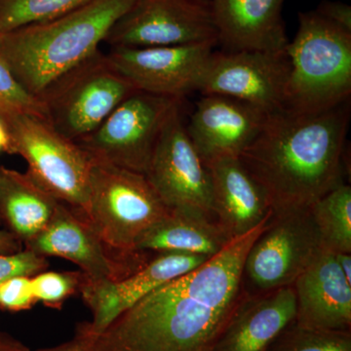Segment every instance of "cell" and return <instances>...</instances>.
Segmentation results:
<instances>
[{
  "instance_id": "30bf717a",
  "label": "cell",
  "mask_w": 351,
  "mask_h": 351,
  "mask_svg": "<svg viewBox=\"0 0 351 351\" xmlns=\"http://www.w3.org/2000/svg\"><path fill=\"white\" fill-rule=\"evenodd\" d=\"M105 41L112 48L217 44L211 0H135Z\"/></svg>"
},
{
  "instance_id": "7402d4cb",
  "label": "cell",
  "mask_w": 351,
  "mask_h": 351,
  "mask_svg": "<svg viewBox=\"0 0 351 351\" xmlns=\"http://www.w3.org/2000/svg\"><path fill=\"white\" fill-rule=\"evenodd\" d=\"M59 203L27 173L0 167V215L21 242L27 243L47 226Z\"/></svg>"
},
{
  "instance_id": "7c38bea8",
  "label": "cell",
  "mask_w": 351,
  "mask_h": 351,
  "mask_svg": "<svg viewBox=\"0 0 351 351\" xmlns=\"http://www.w3.org/2000/svg\"><path fill=\"white\" fill-rule=\"evenodd\" d=\"M289 75L286 51L213 52L198 91L239 99L267 113L283 112Z\"/></svg>"
},
{
  "instance_id": "44dd1931",
  "label": "cell",
  "mask_w": 351,
  "mask_h": 351,
  "mask_svg": "<svg viewBox=\"0 0 351 351\" xmlns=\"http://www.w3.org/2000/svg\"><path fill=\"white\" fill-rule=\"evenodd\" d=\"M232 240L213 217L191 208L171 209L162 219L138 237L136 251L186 252L214 257Z\"/></svg>"
},
{
  "instance_id": "603a6c76",
  "label": "cell",
  "mask_w": 351,
  "mask_h": 351,
  "mask_svg": "<svg viewBox=\"0 0 351 351\" xmlns=\"http://www.w3.org/2000/svg\"><path fill=\"white\" fill-rule=\"evenodd\" d=\"M311 216L319 232L323 249L332 253H351V188L343 184L313 203Z\"/></svg>"
},
{
  "instance_id": "ac0fdd59",
  "label": "cell",
  "mask_w": 351,
  "mask_h": 351,
  "mask_svg": "<svg viewBox=\"0 0 351 351\" xmlns=\"http://www.w3.org/2000/svg\"><path fill=\"white\" fill-rule=\"evenodd\" d=\"M213 195L215 221L233 240L262 225L272 215L261 184L237 157L206 165Z\"/></svg>"
},
{
  "instance_id": "52a82bcc",
  "label": "cell",
  "mask_w": 351,
  "mask_h": 351,
  "mask_svg": "<svg viewBox=\"0 0 351 351\" xmlns=\"http://www.w3.org/2000/svg\"><path fill=\"white\" fill-rule=\"evenodd\" d=\"M13 154L27 163V175L60 202L87 219L92 158L77 143L58 133L47 119L21 114L5 120Z\"/></svg>"
},
{
  "instance_id": "1f68e13d",
  "label": "cell",
  "mask_w": 351,
  "mask_h": 351,
  "mask_svg": "<svg viewBox=\"0 0 351 351\" xmlns=\"http://www.w3.org/2000/svg\"><path fill=\"white\" fill-rule=\"evenodd\" d=\"M22 251V242L13 233L0 230V254H12Z\"/></svg>"
},
{
  "instance_id": "2e32d148",
  "label": "cell",
  "mask_w": 351,
  "mask_h": 351,
  "mask_svg": "<svg viewBox=\"0 0 351 351\" xmlns=\"http://www.w3.org/2000/svg\"><path fill=\"white\" fill-rule=\"evenodd\" d=\"M269 114L239 99L204 95L186 129L206 166L218 159L239 158L263 130Z\"/></svg>"
},
{
  "instance_id": "9c48e42d",
  "label": "cell",
  "mask_w": 351,
  "mask_h": 351,
  "mask_svg": "<svg viewBox=\"0 0 351 351\" xmlns=\"http://www.w3.org/2000/svg\"><path fill=\"white\" fill-rule=\"evenodd\" d=\"M181 101L135 92L77 144L93 160L145 175L161 131Z\"/></svg>"
},
{
  "instance_id": "e575fe53",
  "label": "cell",
  "mask_w": 351,
  "mask_h": 351,
  "mask_svg": "<svg viewBox=\"0 0 351 351\" xmlns=\"http://www.w3.org/2000/svg\"><path fill=\"white\" fill-rule=\"evenodd\" d=\"M0 351H29V350L16 339L0 336Z\"/></svg>"
},
{
  "instance_id": "f546056e",
  "label": "cell",
  "mask_w": 351,
  "mask_h": 351,
  "mask_svg": "<svg viewBox=\"0 0 351 351\" xmlns=\"http://www.w3.org/2000/svg\"><path fill=\"white\" fill-rule=\"evenodd\" d=\"M316 12L332 24L339 25L346 31L351 32V7L339 1L321 2Z\"/></svg>"
},
{
  "instance_id": "8d00e7d4",
  "label": "cell",
  "mask_w": 351,
  "mask_h": 351,
  "mask_svg": "<svg viewBox=\"0 0 351 351\" xmlns=\"http://www.w3.org/2000/svg\"><path fill=\"white\" fill-rule=\"evenodd\" d=\"M0 167H1V166H0Z\"/></svg>"
},
{
  "instance_id": "8992f818",
  "label": "cell",
  "mask_w": 351,
  "mask_h": 351,
  "mask_svg": "<svg viewBox=\"0 0 351 351\" xmlns=\"http://www.w3.org/2000/svg\"><path fill=\"white\" fill-rule=\"evenodd\" d=\"M137 91L114 69L108 55L98 50L51 83L38 98L53 128L77 143Z\"/></svg>"
},
{
  "instance_id": "484cf974",
  "label": "cell",
  "mask_w": 351,
  "mask_h": 351,
  "mask_svg": "<svg viewBox=\"0 0 351 351\" xmlns=\"http://www.w3.org/2000/svg\"><path fill=\"white\" fill-rule=\"evenodd\" d=\"M21 114L47 119L43 101L20 84L0 56V117L7 120Z\"/></svg>"
},
{
  "instance_id": "5bb4252c",
  "label": "cell",
  "mask_w": 351,
  "mask_h": 351,
  "mask_svg": "<svg viewBox=\"0 0 351 351\" xmlns=\"http://www.w3.org/2000/svg\"><path fill=\"white\" fill-rule=\"evenodd\" d=\"M216 43L160 47H117L110 63L138 91L182 99L198 91Z\"/></svg>"
},
{
  "instance_id": "6da1fadb",
  "label": "cell",
  "mask_w": 351,
  "mask_h": 351,
  "mask_svg": "<svg viewBox=\"0 0 351 351\" xmlns=\"http://www.w3.org/2000/svg\"><path fill=\"white\" fill-rule=\"evenodd\" d=\"M270 217L195 271L145 295L100 332L82 323L89 351H213L246 294L245 260Z\"/></svg>"
},
{
  "instance_id": "d590c367",
  "label": "cell",
  "mask_w": 351,
  "mask_h": 351,
  "mask_svg": "<svg viewBox=\"0 0 351 351\" xmlns=\"http://www.w3.org/2000/svg\"><path fill=\"white\" fill-rule=\"evenodd\" d=\"M0 336H1V335H0Z\"/></svg>"
},
{
  "instance_id": "f1b7e54d",
  "label": "cell",
  "mask_w": 351,
  "mask_h": 351,
  "mask_svg": "<svg viewBox=\"0 0 351 351\" xmlns=\"http://www.w3.org/2000/svg\"><path fill=\"white\" fill-rule=\"evenodd\" d=\"M36 302L32 277H13L0 282V308L9 311H27Z\"/></svg>"
},
{
  "instance_id": "e0dca14e",
  "label": "cell",
  "mask_w": 351,
  "mask_h": 351,
  "mask_svg": "<svg viewBox=\"0 0 351 351\" xmlns=\"http://www.w3.org/2000/svg\"><path fill=\"white\" fill-rule=\"evenodd\" d=\"M293 287L298 326L325 331L351 330V284L332 252H321Z\"/></svg>"
},
{
  "instance_id": "8fae6325",
  "label": "cell",
  "mask_w": 351,
  "mask_h": 351,
  "mask_svg": "<svg viewBox=\"0 0 351 351\" xmlns=\"http://www.w3.org/2000/svg\"><path fill=\"white\" fill-rule=\"evenodd\" d=\"M25 249L43 257L71 261L91 282L125 278L154 257L149 252L137 251L130 255L112 253L89 221L62 202L47 226L25 243Z\"/></svg>"
},
{
  "instance_id": "d6986e66",
  "label": "cell",
  "mask_w": 351,
  "mask_h": 351,
  "mask_svg": "<svg viewBox=\"0 0 351 351\" xmlns=\"http://www.w3.org/2000/svg\"><path fill=\"white\" fill-rule=\"evenodd\" d=\"M285 0H211L218 43L228 51L284 52L289 43Z\"/></svg>"
},
{
  "instance_id": "277c9868",
  "label": "cell",
  "mask_w": 351,
  "mask_h": 351,
  "mask_svg": "<svg viewBox=\"0 0 351 351\" xmlns=\"http://www.w3.org/2000/svg\"><path fill=\"white\" fill-rule=\"evenodd\" d=\"M290 75L285 112L317 114L350 101L351 32L316 11L299 14V29L286 48Z\"/></svg>"
},
{
  "instance_id": "d6a6232c",
  "label": "cell",
  "mask_w": 351,
  "mask_h": 351,
  "mask_svg": "<svg viewBox=\"0 0 351 351\" xmlns=\"http://www.w3.org/2000/svg\"><path fill=\"white\" fill-rule=\"evenodd\" d=\"M0 154H13L12 138L6 121L0 117Z\"/></svg>"
},
{
  "instance_id": "83f0119b",
  "label": "cell",
  "mask_w": 351,
  "mask_h": 351,
  "mask_svg": "<svg viewBox=\"0 0 351 351\" xmlns=\"http://www.w3.org/2000/svg\"><path fill=\"white\" fill-rule=\"evenodd\" d=\"M48 267L47 258L27 249L12 254H0V282L13 277H32L45 271Z\"/></svg>"
},
{
  "instance_id": "d4e9b609",
  "label": "cell",
  "mask_w": 351,
  "mask_h": 351,
  "mask_svg": "<svg viewBox=\"0 0 351 351\" xmlns=\"http://www.w3.org/2000/svg\"><path fill=\"white\" fill-rule=\"evenodd\" d=\"M265 351H351V330L307 329L293 322Z\"/></svg>"
},
{
  "instance_id": "9a60e30c",
  "label": "cell",
  "mask_w": 351,
  "mask_h": 351,
  "mask_svg": "<svg viewBox=\"0 0 351 351\" xmlns=\"http://www.w3.org/2000/svg\"><path fill=\"white\" fill-rule=\"evenodd\" d=\"M211 258L186 252H161L142 269L120 280L91 282L83 274L80 293L92 313V321L85 322V326L91 334L100 332L145 295L195 271Z\"/></svg>"
},
{
  "instance_id": "4dcf8cb0",
  "label": "cell",
  "mask_w": 351,
  "mask_h": 351,
  "mask_svg": "<svg viewBox=\"0 0 351 351\" xmlns=\"http://www.w3.org/2000/svg\"><path fill=\"white\" fill-rule=\"evenodd\" d=\"M36 351H89L86 336L80 327L76 329L73 339L66 341L62 345L52 346V348H43Z\"/></svg>"
},
{
  "instance_id": "ffe728a7",
  "label": "cell",
  "mask_w": 351,
  "mask_h": 351,
  "mask_svg": "<svg viewBox=\"0 0 351 351\" xmlns=\"http://www.w3.org/2000/svg\"><path fill=\"white\" fill-rule=\"evenodd\" d=\"M293 286L245 294L221 332L213 351H265L295 321Z\"/></svg>"
},
{
  "instance_id": "5b68a950",
  "label": "cell",
  "mask_w": 351,
  "mask_h": 351,
  "mask_svg": "<svg viewBox=\"0 0 351 351\" xmlns=\"http://www.w3.org/2000/svg\"><path fill=\"white\" fill-rule=\"evenodd\" d=\"M169 210L144 174L92 159L87 221L112 253L137 252L138 237Z\"/></svg>"
},
{
  "instance_id": "cb8c5ba5",
  "label": "cell",
  "mask_w": 351,
  "mask_h": 351,
  "mask_svg": "<svg viewBox=\"0 0 351 351\" xmlns=\"http://www.w3.org/2000/svg\"><path fill=\"white\" fill-rule=\"evenodd\" d=\"M90 0H0V34L57 19Z\"/></svg>"
},
{
  "instance_id": "836d02e7",
  "label": "cell",
  "mask_w": 351,
  "mask_h": 351,
  "mask_svg": "<svg viewBox=\"0 0 351 351\" xmlns=\"http://www.w3.org/2000/svg\"><path fill=\"white\" fill-rule=\"evenodd\" d=\"M348 282L351 284V253H332Z\"/></svg>"
},
{
  "instance_id": "4316f807",
  "label": "cell",
  "mask_w": 351,
  "mask_h": 351,
  "mask_svg": "<svg viewBox=\"0 0 351 351\" xmlns=\"http://www.w3.org/2000/svg\"><path fill=\"white\" fill-rule=\"evenodd\" d=\"M83 274L43 271L32 277V291L36 302L58 307L75 293L80 292Z\"/></svg>"
},
{
  "instance_id": "ba28073f",
  "label": "cell",
  "mask_w": 351,
  "mask_h": 351,
  "mask_svg": "<svg viewBox=\"0 0 351 351\" xmlns=\"http://www.w3.org/2000/svg\"><path fill=\"white\" fill-rule=\"evenodd\" d=\"M324 250L309 208L272 212L243 267V289L262 294L293 286Z\"/></svg>"
},
{
  "instance_id": "3957f363",
  "label": "cell",
  "mask_w": 351,
  "mask_h": 351,
  "mask_svg": "<svg viewBox=\"0 0 351 351\" xmlns=\"http://www.w3.org/2000/svg\"><path fill=\"white\" fill-rule=\"evenodd\" d=\"M135 0H90L57 19L0 34V56L29 93L92 56Z\"/></svg>"
},
{
  "instance_id": "4fadbf2b",
  "label": "cell",
  "mask_w": 351,
  "mask_h": 351,
  "mask_svg": "<svg viewBox=\"0 0 351 351\" xmlns=\"http://www.w3.org/2000/svg\"><path fill=\"white\" fill-rule=\"evenodd\" d=\"M180 107L168 117L145 176L168 209H197L215 219L211 177L182 124Z\"/></svg>"
},
{
  "instance_id": "7a4b0ae2",
  "label": "cell",
  "mask_w": 351,
  "mask_h": 351,
  "mask_svg": "<svg viewBox=\"0 0 351 351\" xmlns=\"http://www.w3.org/2000/svg\"><path fill=\"white\" fill-rule=\"evenodd\" d=\"M350 119V101L317 114L270 113L239 159L265 191L272 212L309 208L345 184Z\"/></svg>"
}]
</instances>
